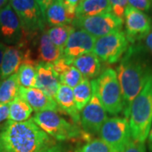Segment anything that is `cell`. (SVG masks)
Segmentation results:
<instances>
[{"mask_svg":"<svg viewBox=\"0 0 152 152\" xmlns=\"http://www.w3.org/2000/svg\"><path fill=\"white\" fill-rule=\"evenodd\" d=\"M58 78L60 84L65 85L67 86L74 89L76 86H78L84 77L75 66L71 65L69 69L63 75H61Z\"/></svg>","mask_w":152,"mask_h":152,"instance_id":"obj_27","label":"cell"},{"mask_svg":"<svg viewBox=\"0 0 152 152\" xmlns=\"http://www.w3.org/2000/svg\"><path fill=\"white\" fill-rule=\"evenodd\" d=\"M99 135L114 152H120L132 139L129 119L119 117L107 118L99 131Z\"/></svg>","mask_w":152,"mask_h":152,"instance_id":"obj_9","label":"cell"},{"mask_svg":"<svg viewBox=\"0 0 152 152\" xmlns=\"http://www.w3.org/2000/svg\"><path fill=\"white\" fill-rule=\"evenodd\" d=\"M32 112V108L23 99L17 96L10 103L8 120L14 122L26 121L31 116Z\"/></svg>","mask_w":152,"mask_h":152,"instance_id":"obj_22","label":"cell"},{"mask_svg":"<svg viewBox=\"0 0 152 152\" xmlns=\"http://www.w3.org/2000/svg\"><path fill=\"white\" fill-rule=\"evenodd\" d=\"M91 89V98L80 112V124L83 128V130L90 134H98L102 126L108 118L107 112L101 103L92 85Z\"/></svg>","mask_w":152,"mask_h":152,"instance_id":"obj_13","label":"cell"},{"mask_svg":"<svg viewBox=\"0 0 152 152\" xmlns=\"http://www.w3.org/2000/svg\"><path fill=\"white\" fill-rule=\"evenodd\" d=\"M55 101L61 112L70 116L75 124L80 123V112H79L76 107L72 88L60 84L55 96Z\"/></svg>","mask_w":152,"mask_h":152,"instance_id":"obj_18","label":"cell"},{"mask_svg":"<svg viewBox=\"0 0 152 152\" xmlns=\"http://www.w3.org/2000/svg\"><path fill=\"white\" fill-rule=\"evenodd\" d=\"M10 4L21 23L29 42L46 29V20L36 0H10Z\"/></svg>","mask_w":152,"mask_h":152,"instance_id":"obj_6","label":"cell"},{"mask_svg":"<svg viewBox=\"0 0 152 152\" xmlns=\"http://www.w3.org/2000/svg\"><path fill=\"white\" fill-rule=\"evenodd\" d=\"M10 104L0 103V124L9 118Z\"/></svg>","mask_w":152,"mask_h":152,"instance_id":"obj_34","label":"cell"},{"mask_svg":"<svg viewBox=\"0 0 152 152\" xmlns=\"http://www.w3.org/2000/svg\"><path fill=\"white\" fill-rule=\"evenodd\" d=\"M91 82L107 113L112 115L124 113V98L116 70L106 69Z\"/></svg>","mask_w":152,"mask_h":152,"instance_id":"obj_4","label":"cell"},{"mask_svg":"<svg viewBox=\"0 0 152 152\" xmlns=\"http://www.w3.org/2000/svg\"><path fill=\"white\" fill-rule=\"evenodd\" d=\"M54 143L31 118L8 120L0 129V152H43Z\"/></svg>","mask_w":152,"mask_h":152,"instance_id":"obj_2","label":"cell"},{"mask_svg":"<svg viewBox=\"0 0 152 152\" xmlns=\"http://www.w3.org/2000/svg\"><path fill=\"white\" fill-rule=\"evenodd\" d=\"M24 63H31L37 65V62L32 58V51L29 42H21L6 48L0 68V80L16 74Z\"/></svg>","mask_w":152,"mask_h":152,"instance_id":"obj_10","label":"cell"},{"mask_svg":"<svg viewBox=\"0 0 152 152\" xmlns=\"http://www.w3.org/2000/svg\"><path fill=\"white\" fill-rule=\"evenodd\" d=\"M150 1H152V0H150Z\"/></svg>","mask_w":152,"mask_h":152,"instance_id":"obj_41","label":"cell"},{"mask_svg":"<svg viewBox=\"0 0 152 152\" xmlns=\"http://www.w3.org/2000/svg\"><path fill=\"white\" fill-rule=\"evenodd\" d=\"M110 12L112 8L108 0H80L76 9L75 18L95 16Z\"/></svg>","mask_w":152,"mask_h":152,"instance_id":"obj_21","label":"cell"},{"mask_svg":"<svg viewBox=\"0 0 152 152\" xmlns=\"http://www.w3.org/2000/svg\"><path fill=\"white\" fill-rule=\"evenodd\" d=\"M17 96L23 99L36 113L44 111H53L56 113L61 112L55 99L50 97L36 87L24 88L20 86Z\"/></svg>","mask_w":152,"mask_h":152,"instance_id":"obj_15","label":"cell"},{"mask_svg":"<svg viewBox=\"0 0 152 152\" xmlns=\"http://www.w3.org/2000/svg\"><path fill=\"white\" fill-rule=\"evenodd\" d=\"M43 152H64L63 151V149L59 146V145H57L53 144V145H51L48 147L47 150H45Z\"/></svg>","mask_w":152,"mask_h":152,"instance_id":"obj_36","label":"cell"},{"mask_svg":"<svg viewBox=\"0 0 152 152\" xmlns=\"http://www.w3.org/2000/svg\"><path fill=\"white\" fill-rule=\"evenodd\" d=\"M46 23L52 26L70 25L74 20L69 16L64 4V0H54L44 14Z\"/></svg>","mask_w":152,"mask_h":152,"instance_id":"obj_20","label":"cell"},{"mask_svg":"<svg viewBox=\"0 0 152 152\" xmlns=\"http://www.w3.org/2000/svg\"><path fill=\"white\" fill-rule=\"evenodd\" d=\"M75 152H114L107 143L101 139H95L86 142L78 148Z\"/></svg>","mask_w":152,"mask_h":152,"instance_id":"obj_28","label":"cell"},{"mask_svg":"<svg viewBox=\"0 0 152 152\" xmlns=\"http://www.w3.org/2000/svg\"><path fill=\"white\" fill-rule=\"evenodd\" d=\"M112 8V13L124 20V11L129 5L128 0H108Z\"/></svg>","mask_w":152,"mask_h":152,"instance_id":"obj_29","label":"cell"},{"mask_svg":"<svg viewBox=\"0 0 152 152\" xmlns=\"http://www.w3.org/2000/svg\"><path fill=\"white\" fill-rule=\"evenodd\" d=\"M31 119L47 134L57 140L64 141L79 138L89 140L90 137V134L80 129L76 124H70L56 112L36 113Z\"/></svg>","mask_w":152,"mask_h":152,"instance_id":"obj_5","label":"cell"},{"mask_svg":"<svg viewBox=\"0 0 152 152\" xmlns=\"http://www.w3.org/2000/svg\"><path fill=\"white\" fill-rule=\"evenodd\" d=\"M116 72L124 98V114L129 119L131 104L152 74L151 63L146 49L139 44L129 46Z\"/></svg>","mask_w":152,"mask_h":152,"instance_id":"obj_1","label":"cell"},{"mask_svg":"<svg viewBox=\"0 0 152 152\" xmlns=\"http://www.w3.org/2000/svg\"><path fill=\"white\" fill-rule=\"evenodd\" d=\"M124 21L125 24V35L129 42L134 44L145 38L151 31V18L143 11L128 5L124 11Z\"/></svg>","mask_w":152,"mask_h":152,"instance_id":"obj_11","label":"cell"},{"mask_svg":"<svg viewBox=\"0 0 152 152\" xmlns=\"http://www.w3.org/2000/svg\"><path fill=\"white\" fill-rule=\"evenodd\" d=\"M53 1L54 0H36L43 15L45 14V11L47 10V9L53 3Z\"/></svg>","mask_w":152,"mask_h":152,"instance_id":"obj_35","label":"cell"},{"mask_svg":"<svg viewBox=\"0 0 152 152\" xmlns=\"http://www.w3.org/2000/svg\"><path fill=\"white\" fill-rule=\"evenodd\" d=\"M148 137H149V141H150V144H151V145L152 146V129H151Z\"/></svg>","mask_w":152,"mask_h":152,"instance_id":"obj_40","label":"cell"},{"mask_svg":"<svg viewBox=\"0 0 152 152\" xmlns=\"http://www.w3.org/2000/svg\"><path fill=\"white\" fill-rule=\"evenodd\" d=\"M9 0H0V10L8 4Z\"/></svg>","mask_w":152,"mask_h":152,"instance_id":"obj_39","label":"cell"},{"mask_svg":"<svg viewBox=\"0 0 152 152\" xmlns=\"http://www.w3.org/2000/svg\"><path fill=\"white\" fill-rule=\"evenodd\" d=\"M129 5L140 11H148L151 8V2L150 0H128Z\"/></svg>","mask_w":152,"mask_h":152,"instance_id":"obj_32","label":"cell"},{"mask_svg":"<svg viewBox=\"0 0 152 152\" xmlns=\"http://www.w3.org/2000/svg\"><path fill=\"white\" fill-rule=\"evenodd\" d=\"M0 39L2 42L10 46L29 42L26 39L20 19L10 4H7L0 10Z\"/></svg>","mask_w":152,"mask_h":152,"instance_id":"obj_12","label":"cell"},{"mask_svg":"<svg viewBox=\"0 0 152 152\" xmlns=\"http://www.w3.org/2000/svg\"><path fill=\"white\" fill-rule=\"evenodd\" d=\"M20 86L24 88L36 87L37 65L31 63H24L17 72Z\"/></svg>","mask_w":152,"mask_h":152,"instance_id":"obj_26","label":"cell"},{"mask_svg":"<svg viewBox=\"0 0 152 152\" xmlns=\"http://www.w3.org/2000/svg\"><path fill=\"white\" fill-rule=\"evenodd\" d=\"M75 29L73 25H62L50 27L47 30V33L55 46L64 51L67 41Z\"/></svg>","mask_w":152,"mask_h":152,"instance_id":"obj_24","label":"cell"},{"mask_svg":"<svg viewBox=\"0 0 152 152\" xmlns=\"http://www.w3.org/2000/svg\"><path fill=\"white\" fill-rule=\"evenodd\" d=\"M73 92L76 107L79 110V112H81L91 100L92 95L91 83L90 80L83 78L80 83L73 89Z\"/></svg>","mask_w":152,"mask_h":152,"instance_id":"obj_25","label":"cell"},{"mask_svg":"<svg viewBox=\"0 0 152 152\" xmlns=\"http://www.w3.org/2000/svg\"><path fill=\"white\" fill-rule=\"evenodd\" d=\"M6 48H7L6 44L0 42V68H1V64H2V61H3V58H4V54Z\"/></svg>","mask_w":152,"mask_h":152,"instance_id":"obj_38","label":"cell"},{"mask_svg":"<svg viewBox=\"0 0 152 152\" xmlns=\"http://www.w3.org/2000/svg\"><path fill=\"white\" fill-rule=\"evenodd\" d=\"M129 47L124 31H120L96 38L93 52L106 64L119 62Z\"/></svg>","mask_w":152,"mask_h":152,"instance_id":"obj_7","label":"cell"},{"mask_svg":"<svg viewBox=\"0 0 152 152\" xmlns=\"http://www.w3.org/2000/svg\"><path fill=\"white\" fill-rule=\"evenodd\" d=\"M129 123L132 140L145 143L152 125V74L131 104Z\"/></svg>","mask_w":152,"mask_h":152,"instance_id":"obj_3","label":"cell"},{"mask_svg":"<svg viewBox=\"0 0 152 152\" xmlns=\"http://www.w3.org/2000/svg\"><path fill=\"white\" fill-rule=\"evenodd\" d=\"M145 43L148 49L152 53V31L149 33L145 37Z\"/></svg>","mask_w":152,"mask_h":152,"instance_id":"obj_37","label":"cell"},{"mask_svg":"<svg viewBox=\"0 0 152 152\" xmlns=\"http://www.w3.org/2000/svg\"><path fill=\"white\" fill-rule=\"evenodd\" d=\"M96 38L81 29H75L64 49V58L71 64L82 55L92 53Z\"/></svg>","mask_w":152,"mask_h":152,"instance_id":"obj_14","label":"cell"},{"mask_svg":"<svg viewBox=\"0 0 152 152\" xmlns=\"http://www.w3.org/2000/svg\"><path fill=\"white\" fill-rule=\"evenodd\" d=\"M20 88L16 74L0 81V103L10 104L16 97Z\"/></svg>","mask_w":152,"mask_h":152,"instance_id":"obj_23","label":"cell"},{"mask_svg":"<svg viewBox=\"0 0 152 152\" xmlns=\"http://www.w3.org/2000/svg\"><path fill=\"white\" fill-rule=\"evenodd\" d=\"M120 152H145V145L144 142L136 141L131 139L130 141Z\"/></svg>","mask_w":152,"mask_h":152,"instance_id":"obj_31","label":"cell"},{"mask_svg":"<svg viewBox=\"0 0 152 152\" xmlns=\"http://www.w3.org/2000/svg\"><path fill=\"white\" fill-rule=\"evenodd\" d=\"M34 41H36L37 46V63L52 64L64 57V51L55 46L50 40L47 30L40 33Z\"/></svg>","mask_w":152,"mask_h":152,"instance_id":"obj_17","label":"cell"},{"mask_svg":"<svg viewBox=\"0 0 152 152\" xmlns=\"http://www.w3.org/2000/svg\"><path fill=\"white\" fill-rule=\"evenodd\" d=\"M72 65L75 66L84 78L95 80L102 72V61L94 53H89L77 58L73 61Z\"/></svg>","mask_w":152,"mask_h":152,"instance_id":"obj_19","label":"cell"},{"mask_svg":"<svg viewBox=\"0 0 152 152\" xmlns=\"http://www.w3.org/2000/svg\"><path fill=\"white\" fill-rule=\"evenodd\" d=\"M72 24L75 28L86 31L94 37L100 38L122 31L124 20L110 12L95 16L75 18Z\"/></svg>","mask_w":152,"mask_h":152,"instance_id":"obj_8","label":"cell"},{"mask_svg":"<svg viewBox=\"0 0 152 152\" xmlns=\"http://www.w3.org/2000/svg\"><path fill=\"white\" fill-rule=\"evenodd\" d=\"M72 65L69 62H68L67 60L63 57L60 59L57 60L55 63L52 64V67L53 69V70L56 72V74L59 77L61 75H63L64 72L68 70L69 69V67Z\"/></svg>","mask_w":152,"mask_h":152,"instance_id":"obj_30","label":"cell"},{"mask_svg":"<svg viewBox=\"0 0 152 152\" xmlns=\"http://www.w3.org/2000/svg\"><path fill=\"white\" fill-rule=\"evenodd\" d=\"M80 2V0H64V4L68 11V14L73 20H75V18L76 9L79 5Z\"/></svg>","mask_w":152,"mask_h":152,"instance_id":"obj_33","label":"cell"},{"mask_svg":"<svg viewBox=\"0 0 152 152\" xmlns=\"http://www.w3.org/2000/svg\"><path fill=\"white\" fill-rule=\"evenodd\" d=\"M59 85L58 75L53 70L52 64L38 63L37 65L36 88L40 89L50 97L55 99Z\"/></svg>","mask_w":152,"mask_h":152,"instance_id":"obj_16","label":"cell"}]
</instances>
